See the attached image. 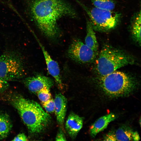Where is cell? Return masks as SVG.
<instances>
[{"instance_id":"9a60e30c","label":"cell","mask_w":141,"mask_h":141,"mask_svg":"<svg viewBox=\"0 0 141 141\" xmlns=\"http://www.w3.org/2000/svg\"><path fill=\"white\" fill-rule=\"evenodd\" d=\"M141 11L135 14L131 21V30L132 36L135 40L141 44Z\"/></svg>"},{"instance_id":"ba28073f","label":"cell","mask_w":141,"mask_h":141,"mask_svg":"<svg viewBox=\"0 0 141 141\" xmlns=\"http://www.w3.org/2000/svg\"><path fill=\"white\" fill-rule=\"evenodd\" d=\"M23 82L31 92L37 93L45 88L50 89L54 85V82L50 78L41 75L27 77L24 78Z\"/></svg>"},{"instance_id":"d6986e66","label":"cell","mask_w":141,"mask_h":141,"mask_svg":"<svg viewBox=\"0 0 141 141\" xmlns=\"http://www.w3.org/2000/svg\"><path fill=\"white\" fill-rule=\"evenodd\" d=\"M42 104L47 113H52L54 112L55 103L54 99L51 98L48 101Z\"/></svg>"},{"instance_id":"7402d4cb","label":"cell","mask_w":141,"mask_h":141,"mask_svg":"<svg viewBox=\"0 0 141 141\" xmlns=\"http://www.w3.org/2000/svg\"><path fill=\"white\" fill-rule=\"evenodd\" d=\"M28 139L26 136L23 133H20L15 137L12 141H27Z\"/></svg>"},{"instance_id":"5bb4252c","label":"cell","mask_w":141,"mask_h":141,"mask_svg":"<svg viewBox=\"0 0 141 141\" xmlns=\"http://www.w3.org/2000/svg\"><path fill=\"white\" fill-rule=\"evenodd\" d=\"M86 30L85 44L94 51L97 52L98 45L95 31L90 21L88 20H87Z\"/></svg>"},{"instance_id":"8fae6325","label":"cell","mask_w":141,"mask_h":141,"mask_svg":"<svg viewBox=\"0 0 141 141\" xmlns=\"http://www.w3.org/2000/svg\"><path fill=\"white\" fill-rule=\"evenodd\" d=\"M83 124V118L77 114L71 113L66 120L65 127L69 137L75 139L82 128Z\"/></svg>"},{"instance_id":"44dd1931","label":"cell","mask_w":141,"mask_h":141,"mask_svg":"<svg viewBox=\"0 0 141 141\" xmlns=\"http://www.w3.org/2000/svg\"><path fill=\"white\" fill-rule=\"evenodd\" d=\"M55 140L58 141L66 140L65 134L61 128H60L57 132L55 138Z\"/></svg>"},{"instance_id":"5b68a950","label":"cell","mask_w":141,"mask_h":141,"mask_svg":"<svg viewBox=\"0 0 141 141\" xmlns=\"http://www.w3.org/2000/svg\"><path fill=\"white\" fill-rule=\"evenodd\" d=\"M77 1L87 13L95 31L101 32L109 31L116 28L120 23L121 16L120 13L95 7L89 8Z\"/></svg>"},{"instance_id":"30bf717a","label":"cell","mask_w":141,"mask_h":141,"mask_svg":"<svg viewBox=\"0 0 141 141\" xmlns=\"http://www.w3.org/2000/svg\"><path fill=\"white\" fill-rule=\"evenodd\" d=\"M38 42L42 49L49 74L54 79L58 87L62 89L63 84L61 79L59 67L58 63L51 57L44 47L37 39Z\"/></svg>"},{"instance_id":"277c9868","label":"cell","mask_w":141,"mask_h":141,"mask_svg":"<svg viewBox=\"0 0 141 141\" xmlns=\"http://www.w3.org/2000/svg\"><path fill=\"white\" fill-rule=\"evenodd\" d=\"M134 62L133 58L124 52L106 45L99 53L96 69L99 77L103 76Z\"/></svg>"},{"instance_id":"3957f363","label":"cell","mask_w":141,"mask_h":141,"mask_svg":"<svg viewBox=\"0 0 141 141\" xmlns=\"http://www.w3.org/2000/svg\"><path fill=\"white\" fill-rule=\"evenodd\" d=\"M97 82L106 94L111 97H119L128 95L137 85L134 79L127 73L115 71L98 78Z\"/></svg>"},{"instance_id":"ffe728a7","label":"cell","mask_w":141,"mask_h":141,"mask_svg":"<svg viewBox=\"0 0 141 141\" xmlns=\"http://www.w3.org/2000/svg\"><path fill=\"white\" fill-rule=\"evenodd\" d=\"M9 86V84L8 81L0 78V94L7 90Z\"/></svg>"},{"instance_id":"2e32d148","label":"cell","mask_w":141,"mask_h":141,"mask_svg":"<svg viewBox=\"0 0 141 141\" xmlns=\"http://www.w3.org/2000/svg\"><path fill=\"white\" fill-rule=\"evenodd\" d=\"M12 127L11 120L8 115L0 113V140L6 138Z\"/></svg>"},{"instance_id":"9c48e42d","label":"cell","mask_w":141,"mask_h":141,"mask_svg":"<svg viewBox=\"0 0 141 141\" xmlns=\"http://www.w3.org/2000/svg\"><path fill=\"white\" fill-rule=\"evenodd\" d=\"M140 139L138 132L126 127H120L115 131L106 134L104 141H138Z\"/></svg>"},{"instance_id":"7a4b0ae2","label":"cell","mask_w":141,"mask_h":141,"mask_svg":"<svg viewBox=\"0 0 141 141\" xmlns=\"http://www.w3.org/2000/svg\"><path fill=\"white\" fill-rule=\"evenodd\" d=\"M10 102L29 131L32 134L42 132L51 121L50 115L36 101L18 94L14 95Z\"/></svg>"},{"instance_id":"8992f818","label":"cell","mask_w":141,"mask_h":141,"mask_svg":"<svg viewBox=\"0 0 141 141\" xmlns=\"http://www.w3.org/2000/svg\"><path fill=\"white\" fill-rule=\"evenodd\" d=\"M21 56L14 51L5 52L0 56V78L8 81L24 77L25 73Z\"/></svg>"},{"instance_id":"e0dca14e","label":"cell","mask_w":141,"mask_h":141,"mask_svg":"<svg viewBox=\"0 0 141 141\" xmlns=\"http://www.w3.org/2000/svg\"><path fill=\"white\" fill-rule=\"evenodd\" d=\"M95 7L100 9L113 10L115 4L113 0H91Z\"/></svg>"},{"instance_id":"ac0fdd59","label":"cell","mask_w":141,"mask_h":141,"mask_svg":"<svg viewBox=\"0 0 141 141\" xmlns=\"http://www.w3.org/2000/svg\"><path fill=\"white\" fill-rule=\"evenodd\" d=\"M50 89L48 88H45L41 90L37 93L42 103L45 102L51 98V95Z\"/></svg>"},{"instance_id":"4fadbf2b","label":"cell","mask_w":141,"mask_h":141,"mask_svg":"<svg viewBox=\"0 0 141 141\" xmlns=\"http://www.w3.org/2000/svg\"><path fill=\"white\" fill-rule=\"evenodd\" d=\"M116 118V116L113 113L99 118L90 128V133L91 137H95L98 133L103 131L107 127L109 124L114 120Z\"/></svg>"},{"instance_id":"52a82bcc","label":"cell","mask_w":141,"mask_h":141,"mask_svg":"<svg viewBox=\"0 0 141 141\" xmlns=\"http://www.w3.org/2000/svg\"><path fill=\"white\" fill-rule=\"evenodd\" d=\"M96 53L97 52L94 51L78 39L73 40L67 51L68 56L71 59L83 63L93 62L96 57Z\"/></svg>"},{"instance_id":"6da1fadb","label":"cell","mask_w":141,"mask_h":141,"mask_svg":"<svg viewBox=\"0 0 141 141\" xmlns=\"http://www.w3.org/2000/svg\"><path fill=\"white\" fill-rule=\"evenodd\" d=\"M28 12L41 32L50 39L58 37L57 22L64 16L75 17L76 13L63 0H25Z\"/></svg>"},{"instance_id":"7c38bea8","label":"cell","mask_w":141,"mask_h":141,"mask_svg":"<svg viewBox=\"0 0 141 141\" xmlns=\"http://www.w3.org/2000/svg\"><path fill=\"white\" fill-rule=\"evenodd\" d=\"M55 111L58 124L62 126L63 125L67 110V100L61 93L56 94L54 99Z\"/></svg>"}]
</instances>
